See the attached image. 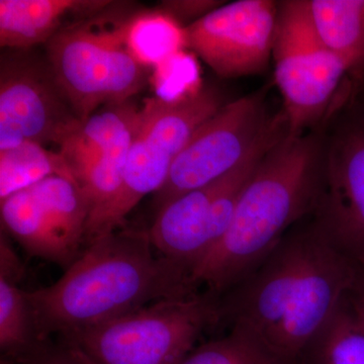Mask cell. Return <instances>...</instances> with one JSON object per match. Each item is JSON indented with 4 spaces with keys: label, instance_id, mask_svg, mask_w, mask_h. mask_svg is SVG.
Returning a JSON list of instances; mask_svg holds the SVG:
<instances>
[{
    "label": "cell",
    "instance_id": "1",
    "mask_svg": "<svg viewBox=\"0 0 364 364\" xmlns=\"http://www.w3.org/2000/svg\"><path fill=\"white\" fill-rule=\"evenodd\" d=\"M358 272L313 223L287 233L223 294L222 321L287 363L298 364L348 296Z\"/></svg>",
    "mask_w": 364,
    "mask_h": 364
},
{
    "label": "cell",
    "instance_id": "2",
    "mask_svg": "<svg viewBox=\"0 0 364 364\" xmlns=\"http://www.w3.org/2000/svg\"><path fill=\"white\" fill-rule=\"evenodd\" d=\"M198 294L189 272L160 255L147 231L136 230H117L91 242L58 282L26 291L39 342Z\"/></svg>",
    "mask_w": 364,
    "mask_h": 364
},
{
    "label": "cell",
    "instance_id": "3",
    "mask_svg": "<svg viewBox=\"0 0 364 364\" xmlns=\"http://www.w3.org/2000/svg\"><path fill=\"white\" fill-rule=\"evenodd\" d=\"M324 149L313 135H287L267 151L242 189L229 228L191 272L200 291L222 296L315 208Z\"/></svg>",
    "mask_w": 364,
    "mask_h": 364
},
{
    "label": "cell",
    "instance_id": "4",
    "mask_svg": "<svg viewBox=\"0 0 364 364\" xmlns=\"http://www.w3.org/2000/svg\"><path fill=\"white\" fill-rule=\"evenodd\" d=\"M132 16H98L65 26L47 43V62L82 123L100 105L129 102L147 80V67L126 42Z\"/></svg>",
    "mask_w": 364,
    "mask_h": 364
},
{
    "label": "cell",
    "instance_id": "5",
    "mask_svg": "<svg viewBox=\"0 0 364 364\" xmlns=\"http://www.w3.org/2000/svg\"><path fill=\"white\" fill-rule=\"evenodd\" d=\"M222 321L214 294L163 299L61 338L95 364H178Z\"/></svg>",
    "mask_w": 364,
    "mask_h": 364
},
{
    "label": "cell",
    "instance_id": "6",
    "mask_svg": "<svg viewBox=\"0 0 364 364\" xmlns=\"http://www.w3.org/2000/svg\"><path fill=\"white\" fill-rule=\"evenodd\" d=\"M224 105L221 95L208 87L176 102L157 97L145 100L124 164L121 188L112 202L88 221L87 245L117 231L141 200L162 188L177 155L196 131Z\"/></svg>",
    "mask_w": 364,
    "mask_h": 364
},
{
    "label": "cell",
    "instance_id": "7",
    "mask_svg": "<svg viewBox=\"0 0 364 364\" xmlns=\"http://www.w3.org/2000/svg\"><path fill=\"white\" fill-rule=\"evenodd\" d=\"M272 57L289 134L317 123L354 60L330 50L314 25L308 0L280 4Z\"/></svg>",
    "mask_w": 364,
    "mask_h": 364
},
{
    "label": "cell",
    "instance_id": "8",
    "mask_svg": "<svg viewBox=\"0 0 364 364\" xmlns=\"http://www.w3.org/2000/svg\"><path fill=\"white\" fill-rule=\"evenodd\" d=\"M284 135V124L273 119L264 136L236 168L160 208L147 231L155 250L184 268L191 277L193 268L226 233L239 196L254 170Z\"/></svg>",
    "mask_w": 364,
    "mask_h": 364
},
{
    "label": "cell",
    "instance_id": "9",
    "mask_svg": "<svg viewBox=\"0 0 364 364\" xmlns=\"http://www.w3.org/2000/svg\"><path fill=\"white\" fill-rule=\"evenodd\" d=\"M272 119L267 117L264 91L223 105L177 155L164 186L155 193L156 210L236 168L267 133Z\"/></svg>",
    "mask_w": 364,
    "mask_h": 364
},
{
    "label": "cell",
    "instance_id": "10",
    "mask_svg": "<svg viewBox=\"0 0 364 364\" xmlns=\"http://www.w3.org/2000/svg\"><path fill=\"white\" fill-rule=\"evenodd\" d=\"M49 64L26 50L0 62V151L25 142L62 145L80 128Z\"/></svg>",
    "mask_w": 364,
    "mask_h": 364
},
{
    "label": "cell",
    "instance_id": "11",
    "mask_svg": "<svg viewBox=\"0 0 364 364\" xmlns=\"http://www.w3.org/2000/svg\"><path fill=\"white\" fill-rule=\"evenodd\" d=\"M314 210L321 234L364 269V112L352 117L324 151Z\"/></svg>",
    "mask_w": 364,
    "mask_h": 364
},
{
    "label": "cell",
    "instance_id": "12",
    "mask_svg": "<svg viewBox=\"0 0 364 364\" xmlns=\"http://www.w3.org/2000/svg\"><path fill=\"white\" fill-rule=\"evenodd\" d=\"M279 6L270 0H239L184 26L186 48L225 78L255 75L272 57Z\"/></svg>",
    "mask_w": 364,
    "mask_h": 364
},
{
    "label": "cell",
    "instance_id": "13",
    "mask_svg": "<svg viewBox=\"0 0 364 364\" xmlns=\"http://www.w3.org/2000/svg\"><path fill=\"white\" fill-rule=\"evenodd\" d=\"M104 0H0V45L28 50L47 44L70 16L90 18L111 6Z\"/></svg>",
    "mask_w": 364,
    "mask_h": 364
},
{
    "label": "cell",
    "instance_id": "14",
    "mask_svg": "<svg viewBox=\"0 0 364 364\" xmlns=\"http://www.w3.org/2000/svg\"><path fill=\"white\" fill-rule=\"evenodd\" d=\"M141 121V107L130 102L112 105L92 114L60 146L74 177L92 163L107 157L128 156Z\"/></svg>",
    "mask_w": 364,
    "mask_h": 364
},
{
    "label": "cell",
    "instance_id": "15",
    "mask_svg": "<svg viewBox=\"0 0 364 364\" xmlns=\"http://www.w3.org/2000/svg\"><path fill=\"white\" fill-rule=\"evenodd\" d=\"M0 203L2 230L16 239L26 252L67 267L75 261L60 240L32 189L14 193Z\"/></svg>",
    "mask_w": 364,
    "mask_h": 364
},
{
    "label": "cell",
    "instance_id": "16",
    "mask_svg": "<svg viewBox=\"0 0 364 364\" xmlns=\"http://www.w3.org/2000/svg\"><path fill=\"white\" fill-rule=\"evenodd\" d=\"M69 253L77 259L85 243L86 226L90 215L87 198L77 182L52 176L30 188Z\"/></svg>",
    "mask_w": 364,
    "mask_h": 364
},
{
    "label": "cell",
    "instance_id": "17",
    "mask_svg": "<svg viewBox=\"0 0 364 364\" xmlns=\"http://www.w3.org/2000/svg\"><path fill=\"white\" fill-rule=\"evenodd\" d=\"M298 364H364V320L348 296L308 345Z\"/></svg>",
    "mask_w": 364,
    "mask_h": 364
},
{
    "label": "cell",
    "instance_id": "18",
    "mask_svg": "<svg viewBox=\"0 0 364 364\" xmlns=\"http://www.w3.org/2000/svg\"><path fill=\"white\" fill-rule=\"evenodd\" d=\"M314 25L330 50L364 59V0H308Z\"/></svg>",
    "mask_w": 364,
    "mask_h": 364
},
{
    "label": "cell",
    "instance_id": "19",
    "mask_svg": "<svg viewBox=\"0 0 364 364\" xmlns=\"http://www.w3.org/2000/svg\"><path fill=\"white\" fill-rule=\"evenodd\" d=\"M52 176L76 181L59 152L45 149L44 146L33 142L0 151V200Z\"/></svg>",
    "mask_w": 364,
    "mask_h": 364
},
{
    "label": "cell",
    "instance_id": "20",
    "mask_svg": "<svg viewBox=\"0 0 364 364\" xmlns=\"http://www.w3.org/2000/svg\"><path fill=\"white\" fill-rule=\"evenodd\" d=\"M126 42L141 64L156 67L186 48V32L164 11H148L132 16L127 25Z\"/></svg>",
    "mask_w": 364,
    "mask_h": 364
},
{
    "label": "cell",
    "instance_id": "21",
    "mask_svg": "<svg viewBox=\"0 0 364 364\" xmlns=\"http://www.w3.org/2000/svg\"><path fill=\"white\" fill-rule=\"evenodd\" d=\"M39 343L26 291L18 282L0 277V347L16 359Z\"/></svg>",
    "mask_w": 364,
    "mask_h": 364
},
{
    "label": "cell",
    "instance_id": "22",
    "mask_svg": "<svg viewBox=\"0 0 364 364\" xmlns=\"http://www.w3.org/2000/svg\"><path fill=\"white\" fill-rule=\"evenodd\" d=\"M178 364H293L265 348L245 332L231 328L222 338L195 347Z\"/></svg>",
    "mask_w": 364,
    "mask_h": 364
},
{
    "label": "cell",
    "instance_id": "23",
    "mask_svg": "<svg viewBox=\"0 0 364 364\" xmlns=\"http://www.w3.org/2000/svg\"><path fill=\"white\" fill-rule=\"evenodd\" d=\"M154 68V85L161 100L176 102L202 90L196 60L183 50Z\"/></svg>",
    "mask_w": 364,
    "mask_h": 364
},
{
    "label": "cell",
    "instance_id": "24",
    "mask_svg": "<svg viewBox=\"0 0 364 364\" xmlns=\"http://www.w3.org/2000/svg\"><path fill=\"white\" fill-rule=\"evenodd\" d=\"M20 364H95L73 345L39 342L16 358Z\"/></svg>",
    "mask_w": 364,
    "mask_h": 364
},
{
    "label": "cell",
    "instance_id": "25",
    "mask_svg": "<svg viewBox=\"0 0 364 364\" xmlns=\"http://www.w3.org/2000/svg\"><path fill=\"white\" fill-rule=\"evenodd\" d=\"M222 2L210 1V0H176V1H165L162 11L169 14L174 20L181 23V21L200 20L207 16L210 11L221 6ZM191 25V23H189Z\"/></svg>",
    "mask_w": 364,
    "mask_h": 364
},
{
    "label": "cell",
    "instance_id": "26",
    "mask_svg": "<svg viewBox=\"0 0 364 364\" xmlns=\"http://www.w3.org/2000/svg\"><path fill=\"white\" fill-rule=\"evenodd\" d=\"M23 273L21 261L11 248L6 233L2 230L0 241V277L18 282Z\"/></svg>",
    "mask_w": 364,
    "mask_h": 364
},
{
    "label": "cell",
    "instance_id": "27",
    "mask_svg": "<svg viewBox=\"0 0 364 364\" xmlns=\"http://www.w3.org/2000/svg\"><path fill=\"white\" fill-rule=\"evenodd\" d=\"M348 299L354 310L364 320V269H358L355 282L349 291Z\"/></svg>",
    "mask_w": 364,
    "mask_h": 364
},
{
    "label": "cell",
    "instance_id": "28",
    "mask_svg": "<svg viewBox=\"0 0 364 364\" xmlns=\"http://www.w3.org/2000/svg\"><path fill=\"white\" fill-rule=\"evenodd\" d=\"M361 64H363L364 65V59L363 60V61L360 62V64H359V65H361Z\"/></svg>",
    "mask_w": 364,
    "mask_h": 364
}]
</instances>
